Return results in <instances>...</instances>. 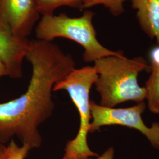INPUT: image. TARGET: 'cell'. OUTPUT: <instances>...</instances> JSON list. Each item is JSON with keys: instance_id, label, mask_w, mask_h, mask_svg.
<instances>
[{"instance_id": "obj_4", "label": "cell", "mask_w": 159, "mask_h": 159, "mask_svg": "<svg viewBox=\"0 0 159 159\" xmlns=\"http://www.w3.org/2000/svg\"><path fill=\"white\" fill-rule=\"evenodd\" d=\"M97 78L98 74L94 66L75 68L64 79L54 85L53 91H67L80 116L77 134L67 143L61 159H89L99 156L91 150L87 143L91 120L90 91Z\"/></svg>"}, {"instance_id": "obj_2", "label": "cell", "mask_w": 159, "mask_h": 159, "mask_svg": "<svg viewBox=\"0 0 159 159\" xmlns=\"http://www.w3.org/2000/svg\"><path fill=\"white\" fill-rule=\"evenodd\" d=\"M94 63L98 74L94 84L100 96V105L113 108L123 102L138 103L146 99V89L138 83L139 73L150 68L143 57L111 56Z\"/></svg>"}, {"instance_id": "obj_7", "label": "cell", "mask_w": 159, "mask_h": 159, "mask_svg": "<svg viewBox=\"0 0 159 159\" xmlns=\"http://www.w3.org/2000/svg\"><path fill=\"white\" fill-rule=\"evenodd\" d=\"M27 37H20L0 27V60L6 67L7 75L12 79L23 77V61L30 47Z\"/></svg>"}, {"instance_id": "obj_6", "label": "cell", "mask_w": 159, "mask_h": 159, "mask_svg": "<svg viewBox=\"0 0 159 159\" xmlns=\"http://www.w3.org/2000/svg\"><path fill=\"white\" fill-rule=\"evenodd\" d=\"M36 0H0V27L28 38L40 16Z\"/></svg>"}, {"instance_id": "obj_15", "label": "cell", "mask_w": 159, "mask_h": 159, "mask_svg": "<svg viewBox=\"0 0 159 159\" xmlns=\"http://www.w3.org/2000/svg\"><path fill=\"white\" fill-rule=\"evenodd\" d=\"M6 148L7 147L3 145V144L0 143V159H4L6 153Z\"/></svg>"}, {"instance_id": "obj_3", "label": "cell", "mask_w": 159, "mask_h": 159, "mask_svg": "<svg viewBox=\"0 0 159 159\" xmlns=\"http://www.w3.org/2000/svg\"><path fill=\"white\" fill-rule=\"evenodd\" d=\"M94 16V12L87 10L79 17H69L66 13L44 15L35 30L36 37L39 40L48 41L59 37L74 41L84 48L83 58L85 63L94 62L103 57L124 55L123 51L110 50L98 41L93 24Z\"/></svg>"}, {"instance_id": "obj_5", "label": "cell", "mask_w": 159, "mask_h": 159, "mask_svg": "<svg viewBox=\"0 0 159 159\" xmlns=\"http://www.w3.org/2000/svg\"><path fill=\"white\" fill-rule=\"evenodd\" d=\"M144 102L127 108L104 107L90 101L91 121L89 133H94L103 126L120 125L140 131L154 148L159 149V123H153L150 127L145 125L142 114L146 110Z\"/></svg>"}, {"instance_id": "obj_12", "label": "cell", "mask_w": 159, "mask_h": 159, "mask_svg": "<svg viewBox=\"0 0 159 159\" xmlns=\"http://www.w3.org/2000/svg\"><path fill=\"white\" fill-rule=\"evenodd\" d=\"M31 150L28 144H23L21 146H19L13 139H11V142L7 147L3 159H25Z\"/></svg>"}, {"instance_id": "obj_1", "label": "cell", "mask_w": 159, "mask_h": 159, "mask_svg": "<svg viewBox=\"0 0 159 159\" xmlns=\"http://www.w3.org/2000/svg\"><path fill=\"white\" fill-rule=\"evenodd\" d=\"M25 58L33 69L27 91L16 99L0 102V143L16 136L32 150L41 147L39 127L53 113L54 85L75 68V63L57 44L39 39L30 41Z\"/></svg>"}, {"instance_id": "obj_11", "label": "cell", "mask_w": 159, "mask_h": 159, "mask_svg": "<svg viewBox=\"0 0 159 159\" xmlns=\"http://www.w3.org/2000/svg\"><path fill=\"white\" fill-rule=\"evenodd\" d=\"M129 0H85L82 9H88L94 6L102 5L114 16H119L124 11V3ZM131 1V0H130Z\"/></svg>"}, {"instance_id": "obj_14", "label": "cell", "mask_w": 159, "mask_h": 159, "mask_svg": "<svg viewBox=\"0 0 159 159\" xmlns=\"http://www.w3.org/2000/svg\"><path fill=\"white\" fill-rule=\"evenodd\" d=\"M4 75H7L6 67L2 61L0 60V78Z\"/></svg>"}, {"instance_id": "obj_9", "label": "cell", "mask_w": 159, "mask_h": 159, "mask_svg": "<svg viewBox=\"0 0 159 159\" xmlns=\"http://www.w3.org/2000/svg\"><path fill=\"white\" fill-rule=\"evenodd\" d=\"M151 74L146 82V99L148 107L153 114H159V46L150 52Z\"/></svg>"}, {"instance_id": "obj_13", "label": "cell", "mask_w": 159, "mask_h": 159, "mask_svg": "<svg viewBox=\"0 0 159 159\" xmlns=\"http://www.w3.org/2000/svg\"><path fill=\"white\" fill-rule=\"evenodd\" d=\"M114 149L113 147L108 148L101 156H98L96 159H114Z\"/></svg>"}, {"instance_id": "obj_10", "label": "cell", "mask_w": 159, "mask_h": 159, "mask_svg": "<svg viewBox=\"0 0 159 159\" xmlns=\"http://www.w3.org/2000/svg\"><path fill=\"white\" fill-rule=\"evenodd\" d=\"M85 0H36L37 6L40 14L44 15H53L58 7L67 6L79 10Z\"/></svg>"}, {"instance_id": "obj_8", "label": "cell", "mask_w": 159, "mask_h": 159, "mask_svg": "<svg viewBox=\"0 0 159 159\" xmlns=\"http://www.w3.org/2000/svg\"><path fill=\"white\" fill-rule=\"evenodd\" d=\"M137 11L139 25L144 33L159 46V0H131Z\"/></svg>"}]
</instances>
